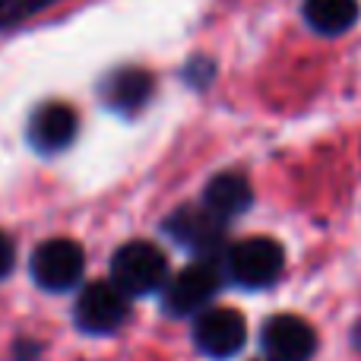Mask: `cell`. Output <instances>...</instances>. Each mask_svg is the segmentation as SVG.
Here are the masks:
<instances>
[{
  "label": "cell",
  "mask_w": 361,
  "mask_h": 361,
  "mask_svg": "<svg viewBox=\"0 0 361 361\" xmlns=\"http://www.w3.org/2000/svg\"><path fill=\"white\" fill-rule=\"evenodd\" d=\"M76 137V111L63 102H48L29 118V143L38 152H61Z\"/></svg>",
  "instance_id": "obj_9"
},
{
  "label": "cell",
  "mask_w": 361,
  "mask_h": 361,
  "mask_svg": "<svg viewBox=\"0 0 361 361\" xmlns=\"http://www.w3.org/2000/svg\"><path fill=\"white\" fill-rule=\"evenodd\" d=\"M73 317L89 336H108L127 320V295L114 282H92L76 298Z\"/></svg>",
  "instance_id": "obj_6"
},
{
  "label": "cell",
  "mask_w": 361,
  "mask_h": 361,
  "mask_svg": "<svg viewBox=\"0 0 361 361\" xmlns=\"http://www.w3.org/2000/svg\"><path fill=\"white\" fill-rule=\"evenodd\" d=\"M219 286H222L219 267L209 257H200L197 263L184 267L175 279L165 286L162 305H165V311L175 314V317H190V314L206 311V305L216 298Z\"/></svg>",
  "instance_id": "obj_3"
},
{
  "label": "cell",
  "mask_w": 361,
  "mask_h": 361,
  "mask_svg": "<svg viewBox=\"0 0 361 361\" xmlns=\"http://www.w3.org/2000/svg\"><path fill=\"white\" fill-rule=\"evenodd\" d=\"M225 267H228L231 282H238L241 288H267L282 276L286 250L273 238H244V241L231 244Z\"/></svg>",
  "instance_id": "obj_2"
},
{
  "label": "cell",
  "mask_w": 361,
  "mask_h": 361,
  "mask_svg": "<svg viewBox=\"0 0 361 361\" xmlns=\"http://www.w3.org/2000/svg\"><path fill=\"white\" fill-rule=\"evenodd\" d=\"M260 345L273 361H307L317 349V333L295 314H276L263 324Z\"/></svg>",
  "instance_id": "obj_7"
},
{
  "label": "cell",
  "mask_w": 361,
  "mask_h": 361,
  "mask_svg": "<svg viewBox=\"0 0 361 361\" xmlns=\"http://www.w3.org/2000/svg\"><path fill=\"white\" fill-rule=\"evenodd\" d=\"M169 279V260L149 241H130L114 254L111 260V282L127 298H143L165 286Z\"/></svg>",
  "instance_id": "obj_1"
},
{
  "label": "cell",
  "mask_w": 361,
  "mask_h": 361,
  "mask_svg": "<svg viewBox=\"0 0 361 361\" xmlns=\"http://www.w3.org/2000/svg\"><path fill=\"white\" fill-rule=\"evenodd\" d=\"M193 343L209 358H235L247 343V324L235 307H206L193 324Z\"/></svg>",
  "instance_id": "obj_5"
},
{
  "label": "cell",
  "mask_w": 361,
  "mask_h": 361,
  "mask_svg": "<svg viewBox=\"0 0 361 361\" xmlns=\"http://www.w3.org/2000/svg\"><path fill=\"white\" fill-rule=\"evenodd\" d=\"M358 0H305V19L320 35H343L358 23Z\"/></svg>",
  "instance_id": "obj_12"
},
{
  "label": "cell",
  "mask_w": 361,
  "mask_h": 361,
  "mask_svg": "<svg viewBox=\"0 0 361 361\" xmlns=\"http://www.w3.org/2000/svg\"><path fill=\"white\" fill-rule=\"evenodd\" d=\"M267 361H273V358H267Z\"/></svg>",
  "instance_id": "obj_15"
},
{
  "label": "cell",
  "mask_w": 361,
  "mask_h": 361,
  "mask_svg": "<svg viewBox=\"0 0 361 361\" xmlns=\"http://www.w3.org/2000/svg\"><path fill=\"white\" fill-rule=\"evenodd\" d=\"M165 231L175 238L178 244L190 247L193 254L200 257H209L212 250L222 247V235H225V222L216 219L206 206H184L178 209L175 216L165 222Z\"/></svg>",
  "instance_id": "obj_8"
},
{
  "label": "cell",
  "mask_w": 361,
  "mask_h": 361,
  "mask_svg": "<svg viewBox=\"0 0 361 361\" xmlns=\"http://www.w3.org/2000/svg\"><path fill=\"white\" fill-rule=\"evenodd\" d=\"M13 263H16V250H13L10 238L0 235V279H6V276H10Z\"/></svg>",
  "instance_id": "obj_14"
},
{
  "label": "cell",
  "mask_w": 361,
  "mask_h": 361,
  "mask_svg": "<svg viewBox=\"0 0 361 361\" xmlns=\"http://www.w3.org/2000/svg\"><path fill=\"white\" fill-rule=\"evenodd\" d=\"M61 4V0H0V29H13L23 25L25 19L38 16L42 10Z\"/></svg>",
  "instance_id": "obj_13"
},
{
  "label": "cell",
  "mask_w": 361,
  "mask_h": 361,
  "mask_svg": "<svg viewBox=\"0 0 361 361\" xmlns=\"http://www.w3.org/2000/svg\"><path fill=\"white\" fill-rule=\"evenodd\" d=\"M82 267H86V254L73 238H51V241L38 244L35 254L29 260L32 279L44 288V292H67L82 279Z\"/></svg>",
  "instance_id": "obj_4"
},
{
  "label": "cell",
  "mask_w": 361,
  "mask_h": 361,
  "mask_svg": "<svg viewBox=\"0 0 361 361\" xmlns=\"http://www.w3.org/2000/svg\"><path fill=\"white\" fill-rule=\"evenodd\" d=\"M250 203H254L250 180L244 175H238V171H222V175L212 178L203 190V206L216 219H222V222L238 219L241 212H247Z\"/></svg>",
  "instance_id": "obj_10"
},
{
  "label": "cell",
  "mask_w": 361,
  "mask_h": 361,
  "mask_svg": "<svg viewBox=\"0 0 361 361\" xmlns=\"http://www.w3.org/2000/svg\"><path fill=\"white\" fill-rule=\"evenodd\" d=\"M149 95H152V76L140 67L114 70V73L102 82V99H105V105L121 114L140 111Z\"/></svg>",
  "instance_id": "obj_11"
}]
</instances>
